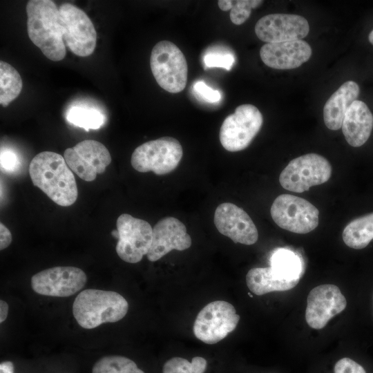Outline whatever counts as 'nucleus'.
I'll list each match as a JSON object with an SVG mask.
<instances>
[{"label": "nucleus", "mask_w": 373, "mask_h": 373, "mask_svg": "<svg viewBox=\"0 0 373 373\" xmlns=\"http://www.w3.org/2000/svg\"><path fill=\"white\" fill-rule=\"evenodd\" d=\"M150 66L158 85L164 90L178 93L186 84L188 66L180 49L173 42L163 40L152 49Z\"/></svg>", "instance_id": "obj_4"}, {"label": "nucleus", "mask_w": 373, "mask_h": 373, "mask_svg": "<svg viewBox=\"0 0 373 373\" xmlns=\"http://www.w3.org/2000/svg\"><path fill=\"white\" fill-rule=\"evenodd\" d=\"M19 165L17 155L8 149L1 151V167L7 171H13Z\"/></svg>", "instance_id": "obj_32"}, {"label": "nucleus", "mask_w": 373, "mask_h": 373, "mask_svg": "<svg viewBox=\"0 0 373 373\" xmlns=\"http://www.w3.org/2000/svg\"><path fill=\"white\" fill-rule=\"evenodd\" d=\"M207 361L200 356L193 357L191 362L181 357H173L165 362L162 373H204Z\"/></svg>", "instance_id": "obj_27"}, {"label": "nucleus", "mask_w": 373, "mask_h": 373, "mask_svg": "<svg viewBox=\"0 0 373 373\" xmlns=\"http://www.w3.org/2000/svg\"><path fill=\"white\" fill-rule=\"evenodd\" d=\"M310 46L303 40L266 43L260 50L263 63L272 68L294 69L307 61L312 55Z\"/></svg>", "instance_id": "obj_18"}, {"label": "nucleus", "mask_w": 373, "mask_h": 373, "mask_svg": "<svg viewBox=\"0 0 373 373\" xmlns=\"http://www.w3.org/2000/svg\"><path fill=\"white\" fill-rule=\"evenodd\" d=\"M220 9L222 11H228L232 8L233 1L231 0H220L218 1Z\"/></svg>", "instance_id": "obj_36"}, {"label": "nucleus", "mask_w": 373, "mask_h": 373, "mask_svg": "<svg viewBox=\"0 0 373 373\" xmlns=\"http://www.w3.org/2000/svg\"><path fill=\"white\" fill-rule=\"evenodd\" d=\"M64 157L70 169L83 180L93 181L103 173L111 162V156L101 142L86 140L65 150Z\"/></svg>", "instance_id": "obj_13"}, {"label": "nucleus", "mask_w": 373, "mask_h": 373, "mask_svg": "<svg viewBox=\"0 0 373 373\" xmlns=\"http://www.w3.org/2000/svg\"><path fill=\"white\" fill-rule=\"evenodd\" d=\"M270 213L278 227L296 233H307L318 225V209L307 200L290 194L278 195Z\"/></svg>", "instance_id": "obj_8"}, {"label": "nucleus", "mask_w": 373, "mask_h": 373, "mask_svg": "<svg viewBox=\"0 0 373 373\" xmlns=\"http://www.w3.org/2000/svg\"><path fill=\"white\" fill-rule=\"evenodd\" d=\"M347 301L340 289L334 285H321L312 289L307 296L305 319L316 329L345 309Z\"/></svg>", "instance_id": "obj_15"}, {"label": "nucleus", "mask_w": 373, "mask_h": 373, "mask_svg": "<svg viewBox=\"0 0 373 373\" xmlns=\"http://www.w3.org/2000/svg\"><path fill=\"white\" fill-rule=\"evenodd\" d=\"M342 237L350 248L366 247L373 239V212L352 220L343 229Z\"/></svg>", "instance_id": "obj_23"}, {"label": "nucleus", "mask_w": 373, "mask_h": 373, "mask_svg": "<svg viewBox=\"0 0 373 373\" xmlns=\"http://www.w3.org/2000/svg\"><path fill=\"white\" fill-rule=\"evenodd\" d=\"M0 373H14L13 363L10 361L1 363Z\"/></svg>", "instance_id": "obj_34"}, {"label": "nucleus", "mask_w": 373, "mask_h": 373, "mask_svg": "<svg viewBox=\"0 0 373 373\" xmlns=\"http://www.w3.org/2000/svg\"><path fill=\"white\" fill-rule=\"evenodd\" d=\"M309 32L307 20L294 14L267 15L260 18L255 26L256 36L267 44L302 40Z\"/></svg>", "instance_id": "obj_14"}, {"label": "nucleus", "mask_w": 373, "mask_h": 373, "mask_svg": "<svg viewBox=\"0 0 373 373\" xmlns=\"http://www.w3.org/2000/svg\"><path fill=\"white\" fill-rule=\"evenodd\" d=\"M239 320L240 316L231 303L213 301L198 313L193 324V333L203 343L214 344L233 331Z\"/></svg>", "instance_id": "obj_10"}, {"label": "nucleus", "mask_w": 373, "mask_h": 373, "mask_svg": "<svg viewBox=\"0 0 373 373\" xmlns=\"http://www.w3.org/2000/svg\"><path fill=\"white\" fill-rule=\"evenodd\" d=\"M299 280H280L274 275L269 267L251 269L246 276L248 288L258 296L291 289Z\"/></svg>", "instance_id": "obj_21"}, {"label": "nucleus", "mask_w": 373, "mask_h": 373, "mask_svg": "<svg viewBox=\"0 0 373 373\" xmlns=\"http://www.w3.org/2000/svg\"><path fill=\"white\" fill-rule=\"evenodd\" d=\"M332 171V166L325 157L307 153L291 160L280 173L279 182L286 190L302 193L328 181Z\"/></svg>", "instance_id": "obj_6"}, {"label": "nucleus", "mask_w": 373, "mask_h": 373, "mask_svg": "<svg viewBox=\"0 0 373 373\" xmlns=\"http://www.w3.org/2000/svg\"><path fill=\"white\" fill-rule=\"evenodd\" d=\"M203 61L205 68L218 67L229 70L235 62V57L229 52H210L204 55Z\"/></svg>", "instance_id": "obj_29"}, {"label": "nucleus", "mask_w": 373, "mask_h": 373, "mask_svg": "<svg viewBox=\"0 0 373 373\" xmlns=\"http://www.w3.org/2000/svg\"><path fill=\"white\" fill-rule=\"evenodd\" d=\"M359 93L358 85L350 80L343 84L327 99L323 108V119L329 129L336 131L341 128L347 109L356 100Z\"/></svg>", "instance_id": "obj_20"}, {"label": "nucleus", "mask_w": 373, "mask_h": 373, "mask_svg": "<svg viewBox=\"0 0 373 373\" xmlns=\"http://www.w3.org/2000/svg\"><path fill=\"white\" fill-rule=\"evenodd\" d=\"M128 309V302L117 292L95 289L81 291L73 305L75 320L85 329L117 322L126 316Z\"/></svg>", "instance_id": "obj_3"}, {"label": "nucleus", "mask_w": 373, "mask_h": 373, "mask_svg": "<svg viewBox=\"0 0 373 373\" xmlns=\"http://www.w3.org/2000/svg\"><path fill=\"white\" fill-rule=\"evenodd\" d=\"M193 90L204 100L211 103L219 102L221 94L219 90H213L203 81H198L193 85Z\"/></svg>", "instance_id": "obj_30"}, {"label": "nucleus", "mask_w": 373, "mask_h": 373, "mask_svg": "<svg viewBox=\"0 0 373 373\" xmlns=\"http://www.w3.org/2000/svg\"><path fill=\"white\" fill-rule=\"evenodd\" d=\"M27 30L31 41L50 60H62L66 53L59 21V10L50 0L28 1Z\"/></svg>", "instance_id": "obj_2"}, {"label": "nucleus", "mask_w": 373, "mask_h": 373, "mask_svg": "<svg viewBox=\"0 0 373 373\" xmlns=\"http://www.w3.org/2000/svg\"><path fill=\"white\" fill-rule=\"evenodd\" d=\"M92 373H145L131 359L119 355L102 357L94 364Z\"/></svg>", "instance_id": "obj_26"}, {"label": "nucleus", "mask_w": 373, "mask_h": 373, "mask_svg": "<svg viewBox=\"0 0 373 373\" xmlns=\"http://www.w3.org/2000/svg\"><path fill=\"white\" fill-rule=\"evenodd\" d=\"M33 184L62 207L74 204L78 196L75 176L64 157L52 151L36 155L29 165Z\"/></svg>", "instance_id": "obj_1"}, {"label": "nucleus", "mask_w": 373, "mask_h": 373, "mask_svg": "<svg viewBox=\"0 0 373 373\" xmlns=\"http://www.w3.org/2000/svg\"><path fill=\"white\" fill-rule=\"evenodd\" d=\"M269 263L272 273L280 280H300L304 274L302 257L287 248L275 249L271 254Z\"/></svg>", "instance_id": "obj_22"}, {"label": "nucleus", "mask_w": 373, "mask_h": 373, "mask_svg": "<svg viewBox=\"0 0 373 373\" xmlns=\"http://www.w3.org/2000/svg\"><path fill=\"white\" fill-rule=\"evenodd\" d=\"M262 123V115L257 107L249 104L238 106L222 124L220 130L222 146L230 152L244 150L260 131Z\"/></svg>", "instance_id": "obj_7"}, {"label": "nucleus", "mask_w": 373, "mask_h": 373, "mask_svg": "<svg viewBox=\"0 0 373 373\" xmlns=\"http://www.w3.org/2000/svg\"><path fill=\"white\" fill-rule=\"evenodd\" d=\"M263 3L260 0L233 1L229 17L231 22L236 25L242 24L250 16L251 10L258 8Z\"/></svg>", "instance_id": "obj_28"}, {"label": "nucleus", "mask_w": 373, "mask_h": 373, "mask_svg": "<svg viewBox=\"0 0 373 373\" xmlns=\"http://www.w3.org/2000/svg\"><path fill=\"white\" fill-rule=\"evenodd\" d=\"M117 230L118 256L128 263L140 262L148 254L151 245L153 229L151 224L142 219L123 213L117 220Z\"/></svg>", "instance_id": "obj_11"}, {"label": "nucleus", "mask_w": 373, "mask_h": 373, "mask_svg": "<svg viewBox=\"0 0 373 373\" xmlns=\"http://www.w3.org/2000/svg\"><path fill=\"white\" fill-rule=\"evenodd\" d=\"M87 277L84 271L71 266L54 267L42 270L31 278V287L37 294L68 297L82 289Z\"/></svg>", "instance_id": "obj_12"}, {"label": "nucleus", "mask_w": 373, "mask_h": 373, "mask_svg": "<svg viewBox=\"0 0 373 373\" xmlns=\"http://www.w3.org/2000/svg\"><path fill=\"white\" fill-rule=\"evenodd\" d=\"M12 242V234L10 230L2 223L0 224V249L7 248Z\"/></svg>", "instance_id": "obj_33"}, {"label": "nucleus", "mask_w": 373, "mask_h": 373, "mask_svg": "<svg viewBox=\"0 0 373 373\" xmlns=\"http://www.w3.org/2000/svg\"><path fill=\"white\" fill-rule=\"evenodd\" d=\"M111 234L113 236L118 239L119 234L117 229L112 231Z\"/></svg>", "instance_id": "obj_38"}, {"label": "nucleus", "mask_w": 373, "mask_h": 373, "mask_svg": "<svg viewBox=\"0 0 373 373\" xmlns=\"http://www.w3.org/2000/svg\"><path fill=\"white\" fill-rule=\"evenodd\" d=\"M59 10L65 46L77 56L90 55L97 43V32L90 19L70 3H62Z\"/></svg>", "instance_id": "obj_9"}, {"label": "nucleus", "mask_w": 373, "mask_h": 373, "mask_svg": "<svg viewBox=\"0 0 373 373\" xmlns=\"http://www.w3.org/2000/svg\"><path fill=\"white\" fill-rule=\"evenodd\" d=\"M341 127L350 146L359 147L363 145L369 139L373 128V115L366 104L355 100L347 109Z\"/></svg>", "instance_id": "obj_19"}, {"label": "nucleus", "mask_w": 373, "mask_h": 373, "mask_svg": "<svg viewBox=\"0 0 373 373\" xmlns=\"http://www.w3.org/2000/svg\"><path fill=\"white\" fill-rule=\"evenodd\" d=\"M368 39L370 44L373 45V30L370 32L368 36Z\"/></svg>", "instance_id": "obj_37"}, {"label": "nucleus", "mask_w": 373, "mask_h": 373, "mask_svg": "<svg viewBox=\"0 0 373 373\" xmlns=\"http://www.w3.org/2000/svg\"><path fill=\"white\" fill-rule=\"evenodd\" d=\"M191 245L185 225L173 217H165L153 228L152 242L146 254L151 262L160 259L171 250L183 251Z\"/></svg>", "instance_id": "obj_17"}, {"label": "nucleus", "mask_w": 373, "mask_h": 373, "mask_svg": "<svg viewBox=\"0 0 373 373\" xmlns=\"http://www.w3.org/2000/svg\"><path fill=\"white\" fill-rule=\"evenodd\" d=\"M182 155V147L178 140L162 137L137 146L132 153L131 163L139 172L165 175L176 169Z\"/></svg>", "instance_id": "obj_5"}, {"label": "nucleus", "mask_w": 373, "mask_h": 373, "mask_svg": "<svg viewBox=\"0 0 373 373\" xmlns=\"http://www.w3.org/2000/svg\"><path fill=\"white\" fill-rule=\"evenodd\" d=\"M66 117L69 123L86 131L99 128L106 120L104 114L100 110L84 104L70 107L66 112Z\"/></svg>", "instance_id": "obj_24"}, {"label": "nucleus", "mask_w": 373, "mask_h": 373, "mask_svg": "<svg viewBox=\"0 0 373 373\" xmlns=\"http://www.w3.org/2000/svg\"><path fill=\"white\" fill-rule=\"evenodd\" d=\"M334 373H366L365 369L350 358H343L334 365Z\"/></svg>", "instance_id": "obj_31"}, {"label": "nucleus", "mask_w": 373, "mask_h": 373, "mask_svg": "<svg viewBox=\"0 0 373 373\" xmlns=\"http://www.w3.org/2000/svg\"><path fill=\"white\" fill-rule=\"evenodd\" d=\"M8 313V305L3 300H0V322L3 323L7 318Z\"/></svg>", "instance_id": "obj_35"}, {"label": "nucleus", "mask_w": 373, "mask_h": 373, "mask_svg": "<svg viewBox=\"0 0 373 373\" xmlns=\"http://www.w3.org/2000/svg\"><path fill=\"white\" fill-rule=\"evenodd\" d=\"M213 221L218 231L236 243L251 245L258 239V229L251 218L233 203L220 204L216 209Z\"/></svg>", "instance_id": "obj_16"}, {"label": "nucleus", "mask_w": 373, "mask_h": 373, "mask_svg": "<svg viewBox=\"0 0 373 373\" xmlns=\"http://www.w3.org/2000/svg\"><path fill=\"white\" fill-rule=\"evenodd\" d=\"M23 86L18 71L10 64L0 61V104L7 106L20 94Z\"/></svg>", "instance_id": "obj_25"}]
</instances>
